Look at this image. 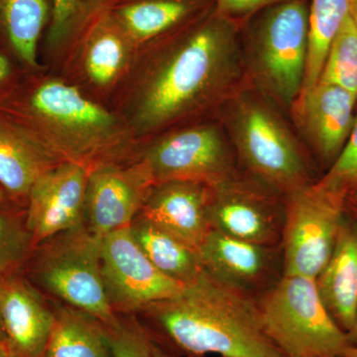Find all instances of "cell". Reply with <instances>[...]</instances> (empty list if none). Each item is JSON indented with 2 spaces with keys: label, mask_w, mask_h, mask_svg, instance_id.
<instances>
[{
  "label": "cell",
  "mask_w": 357,
  "mask_h": 357,
  "mask_svg": "<svg viewBox=\"0 0 357 357\" xmlns=\"http://www.w3.org/2000/svg\"><path fill=\"white\" fill-rule=\"evenodd\" d=\"M248 84L236 21L215 10L155 56L136 98V128L151 132L220 109Z\"/></svg>",
  "instance_id": "1"
},
{
  "label": "cell",
  "mask_w": 357,
  "mask_h": 357,
  "mask_svg": "<svg viewBox=\"0 0 357 357\" xmlns=\"http://www.w3.org/2000/svg\"><path fill=\"white\" fill-rule=\"evenodd\" d=\"M136 316L152 340L172 356L285 357L263 328L258 301L204 270L177 296Z\"/></svg>",
  "instance_id": "2"
},
{
  "label": "cell",
  "mask_w": 357,
  "mask_h": 357,
  "mask_svg": "<svg viewBox=\"0 0 357 357\" xmlns=\"http://www.w3.org/2000/svg\"><path fill=\"white\" fill-rule=\"evenodd\" d=\"M0 112L63 161L89 168L126 160V135L119 119L69 84L20 81L0 102Z\"/></svg>",
  "instance_id": "3"
},
{
  "label": "cell",
  "mask_w": 357,
  "mask_h": 357,
  "mask_svg": "<svg viewBox=\"0 0 357 357\" xmlns=\"http://www.w3.org/2000/svg\"><path fill=\"white\" fill-rule=\"evenodd\" d=\"M220 109L246 175L284 197L312 182L300 143L259 91L248 84Z\"/></svg>",
  "instance_id": "4"
},
{
  "label": "cell",
  "mask_w": 357,
  "mask_h": 357,
  "mask_svg": "<svg viewBox=\"0 0 357 357\" xmlns=\"http://www.w3.org/2000/svg\"><path fill=\"white\" fill-rule=\"evenodd\" d=\"M102 239L84 225L65 230L37 244L22 270L49 300L83 310L112 326L117 314L103 290Z\"/></svg>",
  "instance_id": "5"
},
{
  "label": "cell",
  "mask_w": 357,
  "mask_h": 357,
  "mask_svg": "<svg viewBox=\"0 0 357 357\" xmlns=\"http://www.w3.org/2000/svg\"><path fill=\"white\" fill-rule=\"evenodd\" d=\"M307 42L309 9L304 0L270 7L243 50L249 86L291 109L304 84Z\"/></svg>",
  "instance_id": "6"
},
{
  "label": "cell",
  "mask_w": 357,
  "mask_h": 357,
  "mask_svg": "<svg viewBox=\"0 0 357 357\" xmlns=\"http://www.w3.org/2000/svg\"><path fill=\"white\" fill-rule=\"evenodd\" d=\"M258 307L265 333L285 357H344L351 347L326 309L314 279L283 275Z\"/></svg>",
  "instance_id": "7"
},
{
  "label": "cell",
  "mask_w": 357,
  "mask_h": 357,
  "mask_svg": "<svg viewBox=\"0 0 357 357\" xmlns=\"http://www.w3.org/2000/svg\"><path fill=\"white\" fill-rule=\"evenodd\" d=\"M347 198L319 180L285 196L283 275L314 279L321 273L347 218Z\"/></svg>",
  "instance_id": "8"
},
{
  "label": "cell",
  "mask_w": 357,
  "mask_h": 357,
  "mask_svg": "<svg viewBox=\"0 0 357 357\" xmlns=\"http://www.w3.org/2000/svg\"><path fill=\"white\" fill-rule=\"evenodd\" d=\"M232 150L222 126L203 124L163 136L138 160L155 184L185 180L213 185L239 172Z\"/></svg>",
  "instance_id": "9"
},
{
  "label": "cell",
  "mask_w": 357,
  "mask_h": 357,
  "mask_svg": "<svg viewBox=\"0 0 357 357\" xmlns=\"http://www.w3.org/2000/svg\"><path fill=\"white\" fill-rule=\"evenodd\" d=\"M100 274L105 297L116 314H138L153 303L175 297L184 287L150 262L130 225L102 237Z\"/></svg>",
  "instance_id": "10"
},
{
  "label": "cell",
  "mask_w": 357,
  "mask_h": 357,
  "mask_svg": "<svg viewBox=\"0 0 357 357\" xmlns=\"http://www.w3.org/2000/svg\"><path fill=\"white\" fill-rule=\"evenodd\" d=\"M211 229L249 243L281 246L285 197L245 173L211 185Z\"/></svg>",
  "instance_id": "11"
},
{
  "label": "cell",
  "mask_w": 357,
  "mask_h": 357,
  "mask_svg": "<svg viewBox=\"0 0 357 357\" xmlns=\"http://www.w3.org/2000/svg\"><path fill=\"white\" fill-rule=\"evenodd\" d=\"M155 183L139 161H105L89 168L84 225L96 236L129 227Z\"/></svg>",
  "instance_id": "12"
},
{
  "label": "cell",
  "mask_w": 357,
  "mask_h": 357,
  "mask_svg": "<svg viewBox=\"0 0 357 357\" xmlns=\"http://www.w3.org/2000/svg\"><path fill=\"white\" fill-rule=\"evenodd\" d=\"M199 253L206 273L256 301L283 276L281 246L249 243L211 229Z\"/></svg>",
  "instance_id": "13"
},
{
  "label": "cell",
  "mask_w": 357,
  "mask_h": 357,
  "mask_svg": "<svg viewBox=\"0 0 357 357\" xmlns=\"http://www.w3.org/2000/svg\"><path fill=\"white\" fill-rule=\"evenodd\" d=\"M89 167L61 161L37 178L26 203L33 245L84 225Z\"/></svg>",
  "instance_id": "14"
},
{
  "label": "cell",
  "mask_w": 357,
  "mask_h": 357,
  "mask_svg": "<svg viewBox=\"0 0 357 357\" xmlns=\"http://www.w3.org/2000/svg\"><path fill=\"white\" fill-rule=\"evenodd\" d=\"M0 317L13 357H45L55 311L41 291L28 280L22 267L0 278Z\"/></svg>",
  "instance_id": "15"
},
{
  "label": "cell",
  "mask_w": 357,
  "mask_h": 357,
  "mask_svg": "<svg viewBox=\"0 0 357 357\" xmlns=\"http://www.w3.org/2000/svg\"><path fill=\"white\" fill-rule=\"evenodd\" d=\"M356 96L335 84L318 83L291 107L296 126L328 168L342 153L356 121Z\"/></svg>",
  "instance_id": "16"
},
{
  "label": "cell",
  "mask_w": 357,
  "mask_h": 357,
  "mask_svg": "<svg viewBox=\"0 0 357 357\" xmlns=\"http://www.w3.org/2000/svg\"><path fill=\"white\" fill-rule=\"evenodd\" d=\"M211 185L172 180L154 184L139 215L160 229L199 249L211 231Z\"/></svg>",
  "instance_id": "17"
},
{
  "label": "cell",
  "mask_w": 357,
  "mask_h": 357,
  "mask_svg": "<svg viewBox=\"0 0 357 357\" xmlns=\"http://www.w3.org/2000/svg\"><path fill=\"white\" fill-rule=\"evenodd\" d=\"M63 161L41 141L0 112V189L26 206L33 184Z\"/></svg>",
  "instance_id": "18"
},
{
  "label": "cell",
  "mask_w": 357,
  "mask_h": 357,
  "mask_svg": "<svg viewBox=\"0 0 357 357\" xmlns=\"http://www.w3.org/2000/svg\"><path fill=\"white\" fill-rule=\"evenodd\" d=\"M314 281L335 323L351 332L357 312V223L352 218H345L332 255Z\"/></svg>",
  "instance_id": "19"
},
{
  "label": "cell",
  "mask_w": 357,
  "mask_h": 357,
  "mask_svg": "<svg viewBox=\"0 0 357 357\" xmlns=\"http://www.w3.org/2000/svg\"><path fill=\"white\" fill-rule=\"evenodd\" d=\"M49 15L46 0H0V51L27 72L39 68L38 41Z\"/></svg>",
  "instance_id": "20"
},
{
  "label": "cell",
  "mask_w": 357,
  "mask_h": 357,
  "mask_svg": "<svg viewBox=\"0 0 357 357\" xmlns=\"http://www.w3.org/2000/svg\"><path fill=\"white\" fill-rule=\"evenodd\" d=\"M55 321L45 357H114L107 328L89 312L50 300Z\"/></svg>",
  "instance_id": "21"
},
{
  "label": "cell",
  "mask_w": 357,
  "mask_h": 357,
  "mask_svg": "<svg viewBox=\"0 0 357 357\" xmlns=\"http://www.w3.org/2000/svg\"><path fill=\"white\" fill-rule=\"evenodd\" d=\"M130 229L150 262L168 278L185 285L204 271L199 249L182 243L146 218L138 215Z\"/></svg>",
  "instance_id": "22"
},
{
  "label": "cell",
  "mask_w": 357,
  "mask_h": 357,
  "mask_svg": "<svg viewBox=\"0 0 357 357\" xmlns=\"http://www.w3.org/2000/svg\"><path fill=\"white\" fill-rule=\"evenodd\" d=\"M199 6V0H143L122 7L116 20L129 38L145 42L170 31Z\"/></svg>",
  "instance_id": "23"
},
{
  "label": "cell",
  "mask_w": 357,
  "mask_h": 357,
  "mask_svg": "<svg viewBox=\"0 0 357 357\" xmlns=\"http://www.w3.org/2000/svg\"><path fill=\"white\" fill-rule=\"evenodd\" d=\"M349 10L351 0H312L306 72L299 96L318 84L331 45L349 15Z\"/></svg>",
  "instance_id": "24"
},
{
  "label": "cell",
  "mask_w": 357,
  "mask_h": 357,
  "mask_svg": "<svg viewBox=\"0 0 357 357\" xmlns=\"http://www.w3.org/2000/svg\"><path fill=\"white\" fill-rule=\"evenodd\" d=\"M128 38L117 20L105 18L98 22L84 52V68L93 83L105 86L119 77L128 61Z\"/></svg>",
  "instance_id": "25"
},
{
  "label": "cell",
  "mask_w": 357,
  "mask_h": 357,
  "mask_svg": "<svg viewBox=\"0 0 357 357\" xmlns=\"http://www.w3.org/2000/svg\"><path fill=\"white\" fill-rule=\"evenodd\" d=\"M33 248L26 206L0 192V278L22 267Z\"/></svg>",
  "instance_id": "26"
},
{
  "label": "cell",
  "mask_w": 357,
  "mask_h": 357,
  "mask_svg": "<svg viewBox=\"0 0 357 357\" xmlns=\"http://www.w3.org/2000/svg\"><path fill=\"white\" fill-rule=\"evenodd\" d=\"M318 83L335 84L357 98V29L351 15L331 45Z\"/></svg>",
  "instance_id": "27"
},
{
  "label": "cell",
  "mask_w": 357,
  "mask_h": 357,
  "mask_svg": "<svg viewBox=\"0 0 357 357\" xmlns=\"http://www.w3.org/2000/svg\"><path fill=\"white\" fill-rule=\"evenodd\" d=\"M102 0H53L48 44L58 48L68 41L98 10Z\"/></svg>",
  "instance_id": "28"
},
{
  "label": "cell",
  "mask_w": 357,
  "mask_h": 357,
  "mask_svg": "<svg viewBox=\"0 0 357 357\" xmlns=\"http://www.w3.org/2000/svg\"><path fill=\"white\" fill-rule=\"evenodd\" d=\"M105 328L114 357H153L151 337L136 314H117Z\"/></svg>",
  "instance_id": "29"
},
{
  "label": "cell",
  "mask_w": 357,
  "mask_h": 357,
  "mask_svg": "<svg viewBox=\"0 0 357 357\" xmlns=\"http://www.w3.org/2000/svg\"><path fill=\"white\" fill-rule=\"evenodd\" d=\"M319 181L347 195L357 189V116L342 153Z\"/></svg>",
  "instance_id": "30"
},
{
  "label": "cell",
  "mask_w": 357,
  "mask_h": 357,
  "mask_svg": "<svg viewBox=\"0 0 357 357\" xmlns=\"http://www.w3.org/2000/svg\"><path fill=\"white\" fill-rule=\"evenodd\" d=\"M215 10L225 17L236 21V18L245 17L250 14L271 7L287 0H213Z\"/></svg>",
  "instance_id": "31"
},
{
  "label": "cell",
  "mask_w": 357,
  "mask_h": 357,
  "mask_svg": "<svg viewBox=\"0 0 357 357\" xmlns=\"http://www.w3.org/2000/svg\"><path fill=\"white\" fill-rule=\"evenodd\" d=\"M14 63L18 64L10 56L0 51V102L20 81V73L15 70Z\"/></svg>",
  "instance_id": "32"
},
{
  "label": "cell",
  "mask_w": 357,
  "mask_h": 357,
  "mask_svg": "<svg viewBox=\"0 0 357 357\" xmlns=\"http://www.w3.org/2000/svg\"><path fill=\"white\" fill-rule=\"evenodd\" d=\"M347 213H351L352 220L357 223V189L347 195Z\"/></svg>",
  "instance_id": "33"
},
{
  "label": "cell",
  "mask_w": 357,
  "mask_h": 357,
  "mask_svg": "<svg viewBox=\"0 0 357 357\" xmlns=\"http://www.w3.org/2000/svg\"><path fill=\"white\" fill-rule=\"evenodd\" d=\"M152 352H153V357H174L168 354L165 349H162L156 342H154L153 340H152Z\"/></svg>",
  "instance_id": "34"
},
{
  "label": "cell",
  "mask_w": 357,
  "mask_h": 357,
  "mask_svg": "<svg viewBox=\"0 0 357 357\" xmlns=\"http://www.w3.org/2000/svg\"><path fill=\"white\" fill-rule=\"evenodd\" d=\"M0 349H4V351L9 352L8 347H7L6 335H4L3 332V326H2L1 317H0Z\"/></svg>",
  "instance_id": "35"
},
{
  "label": "cell",
  "mask_w": 357,
  "mask_h": 357,
  "mask_svg": "<svg viewBox=\"0 0 357 357\" xmlns=\"http://www.w3.org/2000/svg\"><path fill=\"white\" fill-rule=\"evenodd\" d=\"M349 15H351L354 25L357 29V0H351V10H349Z\"/></svg>",
  "instance_id": "36"
},
{
  "label": "cell",
  "mask_w": 357,
  "mask_h": 357,
  "mask_svg": "<svg viewBox=\"0 0 357 357\" xmlns=\"http://www.w3.org/2000/svg\"><path fill=\"white\" fill-rule=\"evenodd\" d=\"M347 335H349V342H351V345H357V312L356 323H354V328H352L351 332L347 333Z\"/></svg>",
  "instance_id": "37"
},
{
  "label": "cell",
  "mask_w": 357,
  "mask_h": 357,
  "mask_svg": "<svg viewBox=\"0 0 357 357\" xmlns=\"http://www.w3.org/2000/svg\"><path fill=\"white\" fill-rule=\"evenodd\" d=\"M344 357H357V345H351L349 351L345 352Z\"/></svg>",
  "instance_id": "38"
},
{
  "label": "cell",
  "mask_w": 357,
  "mask_h": 357,
  "mask_svg": "<svg viewBox=\"0 0 357 357\" xmlns=\"http://www.w3.org/2000/svg\"><path fill=\"white\" fill-rule=\"evenodd\" d=\"M0 357H13L9 354V352L4 351V349H0Z\"/></svg>",
  "instance_id": "39"
},
{
  "label": "cell",
  "mask_w": 357,
  "mask_h": 357,
  "mask_svg": "<svg viewBox=\"0 0 357 357\" xmlns=\"http://www.w3.org/2000/svg\"><path fill=\"white\" fill-rule=\"evenodd\" d=\"M0 192H2V191H1V189H0Z\"/></svg>",
  "instance_id": "40"
}]
</instances>
